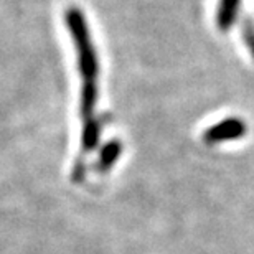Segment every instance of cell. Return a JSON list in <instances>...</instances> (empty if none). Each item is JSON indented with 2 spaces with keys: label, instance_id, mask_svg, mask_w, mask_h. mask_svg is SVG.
Wrapping results in <instances>:
<instances>
[{
  "label": "cell",
  "instance_id": "cell-5",
  "mask_svg": "<svg viewBox=\"0 0 254 254\" xmlns=\"http://www.w3.org/2000/svg\"><path fill=\"white\" fill-rule=\"evenodd\" d=\"M101 135V126L96 119L83 123V132H81V152H91L96 149Z\"/></svg>",
  "mask_w": 254,
  "mask_h": 254
},
{
  "label": "cell",
  "instance_id": "cell-7",
  "mask_svg": "<svg viewBox=\"0 0 254 254\" xmlns=\"http://www.w3.org/2000/svg\"><path fill=\"white\" fill-rule=\"evenodd\" d=\"M243 40H245L246 47L250 48V52L254 58V23L251 20H245V25H243Z\"/></svg>",
  "mask_w": 254,
  "mask_h": 254
},
{
  "label": "cell",
  "instance_id": "cell-1",
  "mask_svg": "<svg viewBox=\"0 0 254 254\" xmlns=\"http://www.w3.org/2000/svg\"><path fill=\"white\" fill-rule=\"evenodd\" d=\"M66 25L73 38L76 47V55H78V68L84 79H96L99 73V62L98 53H96L94 43L91 40L88 23L83 12L76 7H69L64 13Z\"/></svg>",
  "mask_w": 254,
  "mask_h": 254
},
{
  "label": "cell",
  "instance_id": "cell-6",
  "mask_svg": "<svg viewBox=\"0 0 254 254\" xmlns=\"http://www.w3.org/2000/svg\"><path fill=\"white\" fill-rule=\"evenodd\" d=\"M121 152H123V145L119 140H111L104 145V149L101 150L99 162H98V170L99 172H108L111 167L116 164V160L119 159Z\"/></svg>",
  "mask_w": 254,
  "mask_h": 254
},
{
  "label": "cell",
  "instance_id": "cell-3",
  "mask_svg": "<svg viewBox=\"0 0 254 254\" xmlns=\"http://www.w3.org/2000/svg\"><path fill=\"white\" fill-rule=\"evenodd\" d=\"M98 101V86L96 79H84L81 86V96H79V116L83 123L94 119V108Z\"/></svg>",
  "mask_w": 254,
  "mask_h": 254
},
{
  "label": "cell",
  "instance_id": "cell-2",
  "mask_svg": "<svg viewBox=\"0 0 254 254\" xmlns=\"http://www.w3.org/2000/svg\"><path fill=\"white\" fill-rule=\"evenodd\" d=\"M245 134H246V124L241 119L231 118L208 127L205 134H203V140L206 144H220V142L241 139Z\"/></svg>",
  "mask_w": 254,
  "mask_h": 254
},
{
  "label": "cell",
  "instance_id": "cell-4",
  "mask_svg": "<svg viewBox=\"0 0 254 254\" xmlns=\"http://www.w3.org/2000/svg\"><path fill=\"white\" fill-rule=\"evenodd\" d=\"M241 0H220L216 12V25L221 32H228L238 17Z\"/></svg>",
  "mask_w": 254,
  "mask_h": 254
}]
</instances>
